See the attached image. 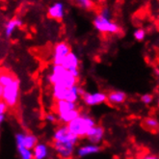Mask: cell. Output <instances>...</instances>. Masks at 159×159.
Returning a JSON list of instances; mask_svg holds the SVG:
<instances>
[{"instance_id":"cell-19","label":"cell","mask_w":159,"mask_h":159,"mask_svg":"<svg viewBox=\"0 0 159 159\" xmlns=\"http://www.w3.org/2000/svg\"><path fill=\"white\" fill-rule=\"evenodd\" d=\"M16 76L12 72H9L8 70H1L0 71V86L3 88L10 84Z\"/></svg>"},{"instance_id":"cell-22","label":"cell","mask_w":159,"mask_h":159,"mask_svg":"<svg viewBox=\"0 0 159 159\" xmlns=\"http://www.w3.org/2000/svg\"><path fill=\"white\" fill-rule=\"evenodd\" d=\"M16 151L20 159H33L32 151H30V149H27L23 147L16 146Z\"/></svg>"},{"instance_id":"cell-14","label":"cell","mask_w":159,"mask_h":159,"mask_svg":"<svg viewBox=\"0 0 159 159\" xmlns=\"http://www.w3.org/2000/svg\"><path fill=\"white\" fill-rule=\"evenodd\" d=\"M78 104L75 102H70L67 100H57L54 105V113L56 115H61L66 113V112L77 109Z\"/></svg>"},{"instance_id":"cell-8","label":"cell","mask_w":159,"mask_h":159,"mask_svg":"<svg viewBox=\"0 0 159 159\" xmlns=\"http://www.w3.org/2000/svg\"><path fill=\"white\" fill-rule=\"evenodd\" d=\"M83 102L88 106H96L106 102L107 95L103 92H95V93H85L81 97Z\"/></svg>"},{"instance_id":"cell-16","label":"cell","mask_w":159,"mask_h":159,"mask_svg":"<svg viewBox=\"0 0 159 159\" xmlns=\"http://www.w3.org/2000/svg\"><path fill=\"white\" fill-rule=\"evenodd\" d=\"M126 98V93L123 91H112L107 95L106 101H108L111 105H120L125 103Z\"/></svg>"},{"instance_id":"cell-29","label":"cell","mask_w":159,"mask_h":159,"mask_svg":"<svg viewBox=\"0 0 159 159\" xmlns=\"http://www.w3.org/2000/svg\"><path fill=\"white\" fill-rule=\"evenodd\" d=\"M4 120H5V115H0V126L4 123Z\"/></svg>"},{"instance_id":"cell-26","label":"cell","mask_w":159,"mask_h":159,"mask_svg":"<svg viewBox=\"0 0 159 159\" xmlns=\"http://www.w3.org/2000/svg\"><path fill=\"white\" fill-rule=\"evenodd\" d=\"M99 16L104 17V18H108V20H111V16H112V13H111V10L108 8V7H103L100 10L99 12Z\"/></svg>"},{"instance_id":"cell-11","label":"cell","mask_w":159,"mask_h":159,"mask_svg":"<svg viewBox=\"0 0 159 159\" xmlns=\"http://www.w3.org/2000/svg\"><path fill=\"white\" fill-rule=\"evenodd\" d=\"M101 148L99 145H93V144H87V145H82L77 148L76 149V155L79 158H83L86 156L93 155L100 152Z\"/></svg>"},{"instance_id":"cell-7","label":"cell","mask_w":159,"mask_h":159,"mask_svg":"<svg viewBox=\"0 0 159 159\" xmlns=\"http://www.w3.org/2000/svg\"><path fill=\"white\" fill-rule=\"evenodd\" d=\"M16 146L23 147L27 149L32 151L36 144L39 142L38 137L32 133H26V132H18L16 134Z\"/></svg>"},{"instance_id":"cell-5","label":"cell","mask_w":159,"mask_h":159,"mask_svg":"<svg viewBox=\"0 0 159 159\" xmlns=\"http://www.w3.org/2000/svg\"><path fill=\"white\" fill-rule=\"evenodd\" d=\"M93 27L102 34H111L115 35L118 34L120 31V27L118 23L112 21L108 18H104L98 15L95 18H93Z\"/></svg>"},{"instance_id":"cell-4","label":"cell","mask_w":159,"mask_h":159,"mask_svg":"<svg viewBox=\"0 0 159 159\" xmlns=\"http://www.w3.org/2000/svg\"><path fill=\"white\" fill-rule=\"evenodd\" d=\"M53 143H60V144H70L76 146L78 144L79 138L72 134L67 125H63L56 128V130L52 136Z\"/></svg>"},{"instance_id":"cell-28","label":"cell","mask_w":159,"mask_h":159,"mask_svg":"<svg viewBox=\"0 0 159 159\" xmlns=\"http://www.w3.org/2000/svg\"><path fill=\"white\" fill-rule=\"evenodd\" d=\"M142 159H159V158H158V156H156L154 154H147Z\"/></svg>"},{"instance_id":"cell-6","label":"cell","mask_w":159,"mask_h":159,"mask_svg":"<svg viewBox=\"0 0 159 159\" xmlns=\"http://www.w3.org/2000/svg\"><path fill=\"white\" fill-rule=\"evenodd\" d=\"M70 46L66 42H60L56 43L53 50L52 62L54 66H61L65 57L70 52Z\"/></svg>"},{"instance_id":"cell-30","label":"cell","mask_w":159,"mask_h":159,"mask_svg":"<svg viewBox=\"0 0 159 159\" xmlns=\"http://www.w3.org/2000/svg\"><path fill=\"white\" fill-rule=\"evenodd\" d=\"M59 159H63V158H59Z\"/></svg>"},{"instance_id":"cell-27","label":"cell","mask_w":159,"mask_h":159,"mask_svg":"<svg viewBox=\"0 0 159 159\" xmlns=\"http://www.w3.org/2000/svg\"><path fill=\"white\" fill-rule=\"evenodd\" d=\"M7 110H8V106L3 100L0 99V115H5Z\"/></svg>"},{"instance_id":"cell-13","label":"cell","mask_w":159,"mask_h":159,"mask_svg":"<svg viewBox=\"0 0 159 159\" xmlns=\"http://www.w3.org/2000/svg\"><path fill=\"white\" fill-rule=\"evenodd\" d=\"M33 159H48L50 155L49 146L45 143H37L32 149Z\"/></svg>"},{"instance_id":"cell-1","label":"cell","mask_w":159,"mask_h":159,"mask_svg":"<svg viewBox=\"0 0 159 159\" xmlns=\"http://www.w3.org/2000/svg\"><path fill=\"white\" fill-rule=\"evenodd\" d=\"M49 84L58 85L64 88H71L78 85V79L74 77L72 74L62 66H54L51 68V71L48 76Z\"/></svg>"},{"instance_id":"cell-17","label":"cell","mask_w":159,"mask_h":159,"mask_svg":"<svg viewBox=\"0 0 159 159\" xmlns=\"http://www.w3.org/2000/svg\"><path fill=\"white\" fill-rule=\"evenodd\" d=\"M23 24V21L18 17H14L12 20H9L6 25H5V37L6 38H11L13 36V34L15 33L16 28H20Z\"/></svg>"},{"instance_id":"cell-2","label":"cell","mask_w":159,"mask_h":159,"mask_svg":"<svg viewBox=\"0 0 159 159\" xmlns=\"http://www.w3.org/2000/svg\"><path fill=\"white\" fill-rule=\"evenodd\" d=\"M95 125L97 124L93 117L85 113H81L77 118L71 120L67 125L72 134L78 138H84L89 131V129Z\"/></svg>"},{"instance_id":"cell-3","label":"cell","mask_w":159,"mask_h":159,"mask_svg":"<svg viewBox=\"0 0 159 159\" xmlns=\"http://www.w3.org/2000/svg\"><path fill=\"white\" fill-rule=\"evenodd\" d=\"M20 81L17 77H16L10 84H8L3 88L1 100L5 102L8 108H15L20 99Z\"/></svg>"},{"instance_id":"cell-21","label":"cell","mask_w":159,"mask_h":159,"mask_svg":"<svg viewBox=\"0 0 159 159\" xmlns=\"http://www.w3.org/2000/svg\"><path fill=\"white\" fill-rule=\"evenodd\" d=\"M74 3L79 8L83 9V10H87V11L92 10L93 6H95L93 0H74Z\"/></svg>"},{"instance_id":"cell-9","label":"cell","mask_w":159,"mask_h":159,"mask_svg":"<svg viewBox=\"0 0 159 159\" xmlns=\"http://www.w3.org/2000/svg\"><path fill=\"white\" fill-rule=\"evenodd\" d=\"M104 135H105L104 127L99 125H95L93 127H91L89 129V131L87 132L85 137L90 144L98 145L103 141Z\"/></svg>"},{"instance_id":"cell-25","label":"cell","mask_w":159,"mask_h":159,"mask_svg":"<svg viewBox=\"0 0 159 159\" xmlns=\"http://www.w3.org/2000/svg\"><path fill=\"white\" fill-rule=\"evenodd\" d=\"M45 120L48 121V123H50V124H55L56 121L58 120L57 119V115H56L54 112H49L45 115Z\"/></svg>"},{"instance_id":"cell-24","label":"cell","mask_w":159,"mask_h":159,"mask_svg":"<svg viewBox=\"0 0 159 159\" xmlns=\"http://www.w3.org/2000/svg\"><path fill=\"white\" fill-rule=\"evenodd\" d=\"M140 99H141V101L143 102L144 104L146 105H149L152 103V101L154 99V97L152 95V93H144V95L141 96V98H140Z\"/></svg>"},{"instance_id":"cell-15","label":"cell","mask_w":159,"mask_h":159,"mask_svg":"<svg viewBox=\"0 0 159 159\" xmlns=\"http://www.w3.org/2000/svg\"><path fill=\"white\" fill-rule=\"evenodd\" d=\"M61 66L66 69L68 70H75V69H79V66H80V60H79V57L78 56L70 51L66 57H65V59L63 60L62 62V65Z\"/></svg>"},{"instance_id":"cell-18","label":"cell","mask_w":159,"mask_h":159,"mask_svg":"<svg viewBox=\"0 0 159 159\" xmlns=\"http://www.w3.org/2000/svg\"><path fill=\"white\" fill-rule=\"evenodd\" d=\"M80 114H81V111L79 110V108H77V109L66 112V113H64V114L57 115V119L59 121H61V123H63L64 125H68L71 120L77 118Z\"/></svg>"},{"instance_id":"cell-23","label":"cell","mask_w":159,"mask_h":159,"mask_svg":"<svg viewBox=\"0 0 159 159\" xmlns=\"http://www.w3.org/2000/svg\"><path fill=\"white\" fill-rule=\"evenodd\" d=\"M146 36H147V32L145 29H143V28H137V29L134 31L133 33V37H134V39L138 42H142L145 40L146 38Z\"/></svg>"},{"instance_id":"cell-10","label":"cell","mask_w":159,"mask_h":159,"mask_svg":"<svg viewBox=\"0 0 159 159\" xmlns=\"http://www.w3.org/2000/svg\"><path fill=\"white\" fill-rule=\"evenodd\" d=\"M52 147L59 158L63 159H71L76 148V146L74 145L60 143H52Z\"/></svg>"},{"instance_id":"cell-12","label":"cell","mask_w":159,"mask_h":159,"mask_svg":"<svg viewBox=\"0 0 159 159\" xmlns=\"http://www.w3.org/2000/svg\"><path fill=\"white\" fill-rule=\"evenodd\" d=\"M48 17L55 20H62L65 16V6L62 2H55L48 7Z\"/></svg>"},{"instance_id":"cell-20","label":"cell","mask_w":159,"mask_h":159,"mask_svg":"<svg viewBox=\"0 0 159 159\" xmlns=\"http://www.w3.org/2000/svg\"><path fill=\"white\" fill-rule=\"evenodd\" d=\"M143 125H144L146 129L151 130V131H156V130L158 129V126H159L158 120L154 117H148V118H146L144 120V121H143Z\"/></svg>"}]
</instances>
